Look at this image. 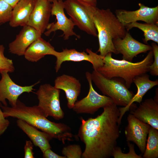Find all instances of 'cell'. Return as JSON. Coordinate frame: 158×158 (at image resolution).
<instances>
[{"label":"cell","mask_w":158,"mask_h":158,"mask_svg":"<svg viewBox=\"0 0 158 158\" xmlns=\"http://www.w3.org/2000/svg\"><path fill=\"white\" fill-rule=\"evenodd\" d=\"M103 108L95 118H80L78 136L85 145L82 158H109L117 146L120 134L119 108L114 103Z\"/></svg>","instance_id":"cell-1"},{"label":"cell","mask_w":158,"mask_h":158,"mask_svg":"<svg viewBox=\"0 0 158 158\" xmlns=\"http://www.w3.org/2000/svg\"><path fill=\"white\" fill-rule=\"evenodd\" d=\"M0 107L5 118L11 117L23 120L63 144L67 140H73L74 136L69 126L49 121L37 105L27 106L18 99L14 106H4L0 102Z\"/></svg>","instance_id":"cell-2"},{"label":"cell","mask_w":158,"mask_h":158,"mask_svg":"<svg viewBox=\"0 0 158 158\" xmlns=\"http://www.w3.org/2000/svg\"><path fill=\"white\" fill-rule=\"evenodd\" d=\"M103 66L96 71L108 79L122 78L129 89L136 76L149 72L150 66L153 61V55L152 50H150L142 60L133 63L114 59L112 53H109L103 57Z\"/></svg>","instance_id":"cell-3"},{"label":"cell","mask_w":158,"mask_h":158,"mask_svg":"<svg viewBox=\"0 0 158 158\" xmlns=\"http://www.w3.org/2000/svg\"><path fill=\"white\" fill-rule=\"evenodd\" d=\"M93 20L97 32L99 55L104 56L109 53L118 54L112 40L124 37L127 31L125 26L109 9L97 7Z\"/></svg>","instance_id":"cell-4"},{"label":"cell","mask_w":158,"mask_h":158,"mask_svg":"<svg viewBox=\"0 0 158 158\" xmlns=\"http://www.w3.org/2000/svg\"><path fill=\"white\" fill-rule=\"evenodd\" d=\"M91 75L92 81L98 88L117 106L126 107L134 95L120 80L107 78L96 70H93Z\"/></svg>","instance_id":"cell-5"},{"label":"cell","mask_w":158,"mask_h":158,"mask_svg":"<svg viewBox=\"0 0 158 158\" xmlns=\"http://www.w3.org/2000/svg\"><path fill=\"white\" fill-rule=\"evenodd\" d=\"M64 4V9L75 25L88 34L97 37L93 20L96 6L79 0H66Z\"/></svg>","instance_id":"cell-6"},{"label":"cell","mask_w":158,"mask_h":158,"mask_svg":"<svg viewBox=\"0 0 158 158\" xmlns=\"http://www.w3.org/2000/svg\"><path fill=\"white\" fill-rule=\"evenodd\" d=\"M60 90L49 84L41 85L35 93L39 101L37 105L47 117L50 116L59 120L64 116L60 100Z\"/></svg>","instance_id":"cell-7"},{"label":"cell","mask_w":158,"mask_h":158,"mask_svg":"<svg viewBox=\"0 0 158 158\" xmlns=\"http://www.w3.org/2000/svg\"><path fill=\"white\" fill-rule=\"evenodd\" d=\"M85 76L89 84V92L86 96L75 102L72 109L75 112L78 114H93L100 108L114 103L110 97L100 95L94 90L90 73L86 72Z\"/></svg>","instance_id":"cell-8"},{"label":"cell","mask_w":158,"mask_h":158,"mask_svg":"<svg viewBox=\"0 0 158 158\" xmlns=\"http://www.w3.org/2000/svg\"><path fill=\"white\" fill-rule=\"evenodd\" d=\"M51 3V14L55 16L56 21L48 24L47 31L44 32L45 35L48 36L52 32L59 30L63 32V34L61 36L63 37L64 40H68L70 37L73 35L80 38V36L73 30L75 24L65 14L63 0H52Z\"/></svg>","instance_id":"cell-9"},{"label":"cell","mask_w":158,"mask_h":158,"mask_svg":"<svg viewBox=\"0 0 158 158\" xmlns=\"http://www.w3.org/2000/svg\"><path fill=\"white\" fill-rule=\"evenodd\" d=\"M86 53L84 51L80 52L75 49H63L60 52L56 51L55 55L56 60L55 68L57 72L62 63L66 61L79 62L87 61L91 63L94 70L102 66L103 64L104 56L93 52L90 49H87Z\"/></svg>","instance_id":"cell-10"},{"label":"cell","mask_w":158,"mask_h":158,"mask_svg":"<svg viewBox=\"0 0 158 158\" xmlns=\"http://www.w3.org/2000/svg\"><path fill=\"white\" fill-rule=\"evenodd\" d=\"M139 9L133 11L123 9L116 10L115 15L124 26L138 21L146 23L158 24V6L150 7L139 3Z\"/></svg>","instance_id":"cell-11"},{"label":"cell","mask_w":158,"mask_h":158,"mask_svg":"<svg viewBox=\"0 0 158 158\" xmlns=\"http://www.w3.org/2000/svg\"><path fill=\"white\" fill-rule=\"evenodd\" d=\"M0 102L4 106H7L6 99L8 100L11 106L16 105L18 97L24 92L29 93L35 90L33 87L39 81L30 86H22L15 83L10 77L8 73H0Z\"/></svg>","instance_id":"cell-12"},{"label":"cell","mask_w":158,"mask_h":158,"mask_svg":"<svg viewBox=\"0 0 158 158\" xmlns=\"http://www.w3.org/2000/svg\"><path fill=\"white\" fill-rule=\"evenodd\" d=\"M112 41L118 54L122 55L123 59L129 62H132L138 54L152 50L151 46L133 38L128 31L123 38L113 40Z\"/></svg>","instance_id":"cell-13"},{"label":"cell","mask_w":158,"mask_h":158,"mask_svg":"<svg viewBox=\"0 0 158 158\" xmlns=\"http://www.w3.org/2000/svg\"><path fill=\"white\" fill-rule=\"evenodd\" d=\"M127 120L128 124L125 130L126 141L135 144L141 153L143 154L151 126L140 121L131 114L128 115Z\"/></svg>","instance_id":"cell-14"},{"label":"cell","mask_w":158,"mask_h":158,"mask_svg":"<svg viewBox=\"0 0 158 158\" xmlns=\"http://www.w3.org/2000/svg\"><path fill=\"white\" fill-rule=\"evenodd\" d=\"M131 106L130 114L141 122L158 130V100L152 98L141 102L138 107Z\"/></svg>","instance_id":"cell-15"},{"label":"cell","mask_w":158,"mask_h":158,"mask_svg":"<svg viewBox=\"0 0 158 158\" xmlns=\"http://www.w3.org/2000/svg\"><path fill=\"white\" fill-rule=\"evenodd\" d=\"M51 2L48 0H35L33 9L27 24L41 34L49 24L51 15Z\"/></svg>","instance_id":"cell-16"},{"label":"cell","mask_w":158,"mask_h":158,"mask_svg":"<svg viewBox=\"0 0 158 158\" xmlns=\"http://www.w3.org/2000/svg\"><path fill=\"white\" fill-rule=\"evenodd\" d=\"M23 27L15 40L8 45L9 52L18 56H24L28 47L42 35L29 25Z\"/></svg>","instance_id":"cell-17"},{"label":"cell","mask_w":158,"mask_h":158,"mask_svg":"<svg viewBox=\"0 0 158 158\" xmlns=\"http://www.w3.org/2000/svg\"><path fill=\"white\" fill-rule=\"evenodd\" d=\"M54 86L65 92L67 107L72 109L80 92L81 86L79 80L73 76L63 74L56 77Z\"/></svg>","instance_id":"cell-18"},{"label":"cell","mask_w":158,"mask_h":158,"mask_svg":"<svg viewBox=\"0 0 158 158\" xmlns=\"http://www.w3.org/2000/svg\"><path fill=\"white\" fill-rule=\"evenodd\" d=\"M134 83L137 88V93L134 95L126 107L118 108L120 113L118 122L121 123L123 116L125 113L129 110L131 105L134 102L140 104L142 101V98L146 92L153 87L157 85L158 80H151L149 75L147 73L143 74L136 76L133 79Z\"/></svg>","instance_id":"cell-19"},{"label":"cell","mask_w":158,"mask_h":158,"mask_svg":"<svg viewBox=\"0 0 158 158\" xmlns=\"http://www.w3.org/2000/svg\"><path fill=\"white\" fill-rule=\"evenodd\" d=\"M35 0H20L13 8L9 21L12 27L27 25L33 9Z\"/></svg>","instance_id":"cell-20"},{"label":"cell","mask_w":158,"mask_h":158,"mask_svg":"<svg viewBox=\"0 0 158 158\" xmlns=\"http://www.w3.org/2000/svg\"><path fill=\"white\" fill-rule=\"evenodd\" d=\"M16 123L18 126L27 135L35 146L40 148L42 153L51 149L49 141L52 138L49 135L39 131L37 128L23 120L18 119Z\"/></svg>","instance_id":"cell-21"},{"label":"cell","mask_w":158,"mask_h":158,"mask_svg":"<svg viewBox=\"0 0 158 158\" xmlns=\"http://www.w3.org/2000/svg\"><path fill=\"white\" fill-rule=\"evenodd\" d=\"M57 51L51 44L41 37L35 40L27 49L24 56L28 61L37 62L46 55L54 56Z\"/></svg>","instance_id":"cell-22"},{"label":"cell","mask_w":158,"mask_h":158,"mask_svg":"<svg viewBox=\"0 0 158 158\" xmlns=\"http://www.w3.org/2000/svg\"><path fill=\"white\" fill-rule=\"evenodd\" d=\"M125 26L127 31H128L133 28H136L142 31L144 37L142 40L145 43L147 44L150 40L158 43V24L142 23L137 22L128 24Z\"/></svg>","instance_id":"cell-23"},{"label":"cell","mask_w":158,"mask_h":158,"mask_svg":"<svg viewBox=\"0 0 158 158\" xmlns=\"http://www.w3.org/2000/svg\"><path fill=\"white\" fill-rule=\"evenodd\" d=\"M142 158L158 157V130L150 126Z\"/></svg>","instance_id":"cell-24"},{"label":"cell","mask_w":158,"mask_h":158,"mask_svg":"<svg viewBox=\"0 0 158 158\" xmlns=\"http://www.w3.org/2000/svg\"><path fill=\"white\" fill-rule=\"evenodd\" d=\"M127 146L129 149V152L127 153H124L122 152L121 148L118 146H116L114 149L111 156L114 158H142L140 155H138L135 150L134 145L128 142L127 143Z\"/></svg>","instance_id":"cell-25"},{"label":"cell","mask_w":158,"mask_h":158,"mask_svg":"<svg viewBox=\"0 0 158 158\" xmlns=\"http://www.w3.org/2000/svg\"><path fill=\"white\" fill-rule=\"evenodd\" d=\"M4 50V45L0 44V73L3 72L13 73L15 70L13 61L5 56Z\"/></svg>","instance_id":"cell-26"},{"label":"cell","mask_w":158,"mask_h":158,"mask_svg":"<svg viewBox=\"0 0 158 158\" xmlns=\"http://www.w3.org/2000/svg\"><path fill=\"white\" fill-rule=\"evenodd\" d=\"M62 153L66 158H80L83 152L79 145L73 144L64 147Z\"/></svg>","instance_id":"cell-27"},{"label":"cell","mask_w":158,"mask_h":158,"mask_svg":"<svg viewBox=\"0 0 158 158\" xmlns=\"http://www.w3.org/2000/svg\"><path fill=\"white\" fill-rule=\"evenodd\" d=\"M13 8L4 0H0V25L9 22Z\"/></svg>","instance_id":"cell-28"},{"label":"cell","mask_w":158,"mask_h":158,"mask_svg":"<svg viewBox=\"0 0 158 158\" xmlns=\"http://www.w3.org/2000/svg\"><path fill=\"white\" fill-rule=\"evenodd\" d=\"M151 46L154 60L150 66L149 72L153 76H157L158 75V46L155 43L152 42Z\"/></svg>","instance_id":"cell-29"},{"label":"cell","mask_w":158,"mask_h":158,"mask_svg":"<svg viewBox=\"0 0 158 158\" xmlns=\"http://www.w3.org/2000/svg\"><path fill=\"white\" fill-rule=\"evenodd\" d=\"M9 124V120L4 117L3 112L0 108V136L6 131Z\"/></svg>","instance_id":"cell-30"},{"label":"cell","mask_w":158,"mask_h":158,"mask_svg":"<svg viewBox=\"0 0 158 158\" xmlns=\"http://www.w3.org/2000/svg\"><path fill=\"white\" fill-rule=\"evenodd\" d=\"M33 143L30 140H26L25 144L24 146V158H34V153L33 150Z\"/></svg>","instance_id":"cell-31"},{"label":"cell","mask_w":158,"mask_h":158,"mask_svg":"<svg viewBox=\"0 0 158 158\" xmlns=\"http://www.w3.org/2000/svg\"><path fill=\"white\" fill-rule=\"evenodd\" d=\"M43 157L45 158H66L64 156L59 155L52 151L51 149L46 150L43 153Z\"/></svg>","instance_id":"cell-32"},{"label":"cell","mask_w":158,"mask_h":158,"mask_svg":"<svg viewBox=\"0 0 158 158\" xmlns=\"http://www.w3.org/2000/svg\"><path fill=\"white\" fill-rule=\"evenodd\" d=\"M91 6H96L97 0H79Z\"/></svg>","instance_id":"cell-33"},{"label":"cell","mask_w":158,"mask_h":158,"mask_svg":"<svg viewBox=\"0 0 158 158\" xmlns=\"http://www.w3.org/2000/svg\"><path fill=\"white\" fill-rule=\"evenodd\" d=\"M5 1L11 6L13 8L20 0H4Z\"/></svg>","instance_id":"cell-34"},{"label":"cell","mask_w":158,"mask_h":158,"mask_svg":"<svg viewBox=\"0 0 158 158\" xmlns=\"http://www.w3.org/2000/svg\"><path fill=\"white\" fill-rule=\"evenodd\" d=\"M49 0V1H50L51 2V1H52V0Z\"/></svg>","instance_id":"cell-35"}]
</instances>
